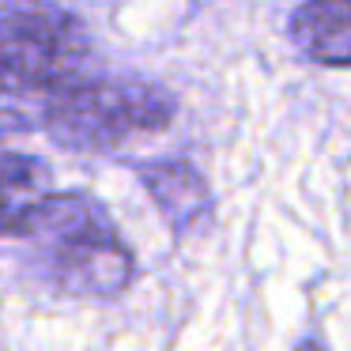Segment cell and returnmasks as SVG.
<instances>
[{
    "label": "cell",
    "mask_w": 351,
    "mask_h": 351,
    "mask_svg": "<svg viewBox=\"0 0 351 351\" xmlns=\"http://www.w3.org/2000/svg\"><path fill=\"white\" fill-rule=\"evenodd\" d=\"M178 106L147 80H84L69 84L46 106V129L72 152H110L125 140L162 132Z\"/></svg>",
    "instance_id": "cell-2"
},
{
    "label": "cell",
    "mask_w": 351,
    "mask_h": 351,
    "mask_svg": "<svg viewBox=\"0 0 351 351\" xmlns=\"http://www.w3.org/2000/svg\"><path fill=\"white\" fill-rule=\"evenodd\" d=\"M31 125H27L23 114H16V110H0V144L12 136H19V132H27Z\"/></svg>",
    "instance_id": "cell-7"
},
{
    "label": "cell",
    "mask_w": 351,
    "mask_h": 351,
    "mask_svg": "<svg viewBox=\"0 0 351 351\" xmlns=\"http://www.w3.org/2000/svg\"><path fill=\"white\" fill-rule=\"evenodd\" d=\"M23 238L38 245L46 272L61 291L106 298L129 287L132 253L102 208L76 193H46L27 215Z\"/></svg>",
    "instance_id": "cell-1"
},
{
    "label": "cell",
    "mask_w": 351,
    "mask_h": 351,
    "mask_svg": "<svg viewBox=\"0 0 351 351\" xmlns=\"http://www.w3.org/2000/svg\"><path fill=\"white\" fill-rule=\"evenodd\" d=\"M87 57L91 42L72 12L49 0L0 4V91L57 95L76 84Z\"/></svg>",
    "instance_id": "cell-3"
},
{
    "label": "cell",
    "mask_w": 351,
    "mask_h": 351,
    "mask_svg": "<svg viewBox=\"0 0 351 351\" xmlns=\"http://www.w3.org/2000/svg\"><path fill=\"white\" fill-rule=\"evenodd\" d=\"M140 178H144L162 219L174 227V234L204 230V223L212 219V193H208V182L200 178L197 167H189L185 159H162L147 162Z\"/></svg>",
    "instance_id": "cell-4"
},
{
    "label": "cell",
    "mask_w": 351,
    "mask_h": 351,
    "mask_svg": "<svg viewBox=\"0 0 351 351\" xmlns=\"http://www.w3.org/2000/svg\"><path fill=\"white\" fill-rule=\"evenodd\" d=\"M348 0H306L291 16V42L302 49L310 61L343 69L351 57L348 38Z\"/></svg>",
    "instance_id": "cell-5"
},
{
    "label": "cell",
    "mask_w": 351,
    "mask_h": 351,
    "mask_svg": "<svg viewBox=\"0 0 351 351\" xmlns=\"http://www.w3.org/2000/svg\"><path fill=\"white\" fill-rule=\"evenodd\" d=\"M46 167L31 155H0V234H23L27 215L46 197Z\"/></svg>",
    "instance_id": "cell-6"
}]
</instances>
